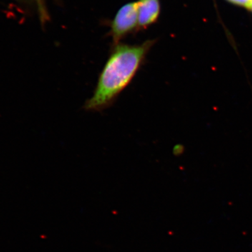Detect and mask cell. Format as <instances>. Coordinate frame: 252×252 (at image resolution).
Listing matches in <instances>:
<instances>
[{
    "instance_id": "3",
    "label": "cell",
    "mask_w": 252,
    "mask_h": 252,
    "mask_svg": "<svg viewBox=\"0 0 252 252\" xmlns=\"http://www.w3.org/2000/svg\"><path fill=\"white\" fill-rule=\"evenodd\" d=\"M137 5L139 31L146 29L157 22L160 13V0H139Z\"/></svg>"
},
{
    "instance_id": "6",
    "label": "cell",
    "mask_w": 252,
    "mask_h": 252,
    "mask_svg": "<svg viewBox=\"0 0 252 252\" xmlns=\"http://www.w3.org/2000/svg\"><path fill=\"white\" fill-rule=\"evenodd\" d=\"M250 9H251L252 11V1L251 6H250Z\"/></svg>"
},
{
    "instance_id": "5",
    "label": "cell",
    "mask_w": 252,
    "mask_h": 252,
    "mask_svg": "<svg viewBox=\"0 0 252 252\" xmlns=\"http://www.w3.org/2000/svg\"><path fill=\"white\" fill-rule=\"evenodd\" d=\"M228 1L233 3V4L250 9V6H251L252 0H228Z\"/></svg>"
},
{
    "instance_id": "2",
    "label": "cell",
    "mask_w": 252,
    "mask_h": 252,
    "mask_svg": "<svg viewBox=\"0 0 252 252\" xmlns=\"http://www.w3.org/2000/svg\"><path fill=\"white\" fill-rule=\"evenodd\" d=\"M139 31L138 5L137 1H131L123 5L111 22L109 35L113 44L122 42L129 34Z\"/></svg>"
},
{
    "instance_id": "4",
    "label": "cell",
    "mask_w": 252,
    "mask_h": 252,
    "mask_svg": "<svg viewBox=\"0 0 252 252\" xmlns=\"http://www.w3.org/2000/svg\"><path fill=\"white\" fill-rule=\"evenodd\" d=\"M37 9L38 16L41 26L44 27L50 21V15L48 10L46 0H34Z\"/></svg>"
},
{
    "instance_id": "1",
    "label": "cell",
    "mask_w": 252,
    "mask_h": 252,
    "mask_svg": "<svg viewBox=\"0 0 252 252\" xmlns=\"http://www.w3.org/2000/svg\"><path fill=\"white\" fill-rule=\"evenodd\" d=\"M156 42L149 39L140 44H113L94 93L84 104L85 110L102 112L113 105L140 71Z\"/></svg>"
}]
</instances>
